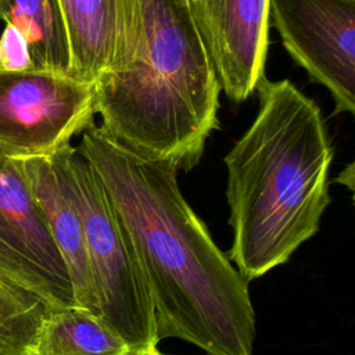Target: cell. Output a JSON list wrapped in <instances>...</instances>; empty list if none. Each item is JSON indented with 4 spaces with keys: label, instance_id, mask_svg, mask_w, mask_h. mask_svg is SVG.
I'll list each match as a JSON object with an SVG mask.
<instances>
[{
    "label": "cell",
    "instance_id": "1",
    "mask_svg": "<svg viewBox=\"0 0 355 355\" xmlns=\"http://www.w3.org/2000/svg\"><path fill=\"white\" fill-rule=\"evenodd\" d=\"M76 150L130 240L158 341L179 338L207 355H252L257 327L248 283L184 200L178 169L136 154L94 123Z\"/></svg>",
    "mask_w": 355,
    "mask_h": 355
},
{
    "label": "cell",
    "instance_id": "2",
    "mask_svg": "<svg viewBox=\"0 0 355 355\" xmlns=\"http://www.w3.org/2000/svg\"><path fill=\"white\" fill-rule=\"evenodd\" d=\"M255 92L257 115L223 158L233 230L227 258L247 283L318 233L334 158L319 105L291 80L265 75Z\"/></svg>",
    "mask_w": 355,
    "mask_h": 355
},
{
    "label": "cell",
    "instance_id": "3",
    "mask_svg": "<svg viewBox=\"0 0 355 355\" xmlns=\"http://www.w3.org/2000/svg\"><path fill=\"white\" fill-rule=\"evenodd\" d=\"M136 57L94 83L100 128L112 139L178 171L198 165L219 126L220 83L187 0H141Z\"/></svg>",
    "mask_w": 355,
    "mask_h": 355
},
{
    "label": "cell",
    "instance_id": "4",
    "mask_svg": "<svg viewBox=\"0 0 355 355\" xmlns=\"http://www.w3.org/2000/svg\"><path fill=\"white\" fill-rule=\"evenodd\" d=\"M54 158L80 218L100 322L125 341L132 355L161 354L141 268L98 176L72 144Z\"/></svg>",
    "mask_w": 355,
    "mask_h": 355
},
{
    "label": "cell",
    "instance_id": "5",
    "mask_svg": "<svg viewBox=\"0 0 355 355\" xmlns=\"http://www.w3.org/2000/svg\"><path fill=\"white\" fill-rule=\"evenodd\" d=\"M94 83L47 69L0 68V154L43 158L94 123Z\"/></svg>",
    "mask_w": 355,
    "mask_h": 355
},
{
    "label": "cell",
    "instance_id": "6",
    "mask_svg": "<svg viewBox=\"0 0 355 355\" xmlns=\"http://www.w3.org/2000/svg\"><path fill=\"white\" fill-rule=\"evenodd\" d=\"M269 18L291 58L355 114V0H270Z\"/></svg>",
    "mask_w": 355,
    "mask_h": 355
},
{
    "label": "cell",
    "instance_id": "7",
    "mask_svg": "<svg viewBox=\"0 0 355 355\" xmlns=\"http://www.w3.org/2000/svg\"><path fill=\"white\" fill-rule=\"evenodd\" d=\"M0 277L33 291L51 308L76 306L68 269L21 165L1 154Z\"/></svg>",
    "mask_w": 355,
    "mask_h": 355
},
{
    "label": "cell",
    "instance_id": "8",
    "mask_svg": "<svg viewBox=\"0 0 355 355\" xmlns=\"http://www.w3.org/2000/svg\"><path fill=\"white\" fill-rule=\"evenodd\" d=\"M270 0H204L197 22L222 92L247 100L265 76Z\"/></svg>",
    "mask_w": 355,
    "mask_h": 355
},
{
    "label": "cell",
    "instance_id": "9",
    "mask_svg": "<svg viewBox=\"0 0 355 355\" xmlns=\"http://www.w3.org/2000/svg\"><path fill=\"white\" fill-rule=\"evenodd\" d=\"M68 51L69 75L96 83L126 67L143 32L141 0H57Z\"/></svg>",
    "mask_w": 355,
    "mask_h": 355
},
{
    "label": "cell",
    "instance_id": "10",
    "mask_svg": "<svg viewBox=\"0 0 355 355\" xmlns=\"http://www.w3.org/2000/svg\"><path fill=\"white\" fill-rule=\"evenodd\" d=\"M33 198L68 269L76 306L98 318V304L89 268L83 229L65 189L54 154L18 159Z\"/></svg>",
    "mask_w": 355,
    "mask_h": 355
},
{
    "label": "cell",
    "instance_id": "11",
    "mask_svg": "<svg viewBox=\"0 0 355 355\" xmlns=\"http://www.w3.org/2000/svg\"><path fill=\"white\" fill-rule=\"evenodd\" d=\"M29 355H132L125 341L79 306L53 308L43 319Z\"/></svg>",
    "mask_w": 355,
    "mask_h": 355
},
{
    "label": "cell",
    "instance_id": "12",
    "mask_svg": "<svg viewBox=\"0 0 355 355\" xmlns=\"http://www.w3.org/2000/svg\"><path fill=\"white\" fill-rule=\"evenodd\" d=\"M0 21L22 33L35 68L69 73L67 33L57 0H0Z\"/></svg>",
    "mask_w": 355,
    "mask_h": 355
},
{
    "label": "cell",
    "instance_id": "13",
    "mask_svg": "<svg viewBox=\"0 0 355 355\" xmlns=\"http://www.w3.org/2000/svg\"><path fill=\"white\" fill-rule=\"evenodd\" d=\"M50 309L33 291L0 277V355H29Z\"/></svg>",
    "mask_w": 355,
    "mask_h": 355
},
{
    "label": "cell",
    "instance_id": "14",
    "mask_svg": "<svg viewBox=\"0 0 355 355\" xmlns=\"http://www.w3.org/2000/svg\"><path fill=\"white\" fill-rule=\"evenodd\" d=\"M0 68L7 71L35 68L25 37L18 29L7 24L0 36Z\"/></svg>",
    "mask_w": 355,
    "mask_h": 355
},
{
    "label": "cell",
    "instance_id": "15",
    "mask_svg": "<svg viewBox=\"0 0 355 355\" xmlns=\"http://www.w3.org/2000/svg\"><path fill=\"white\" fill-rule=\"evenodd\" d=\"M202 1H204V0H187V3L190 4V8H191V11H193L196 19H197V17H198V14H200V11H201Z\"/></svg>",
    "mask_w": 355,
    "mask_h": 355
},
{
    "label": "cell",
    "instance_id": "16",
    "mask_svg": "<svg viewBox=\"0 0 355 355\" xmlns=\"http://www.w3.org/2000/svg\"><path fill=\"white\" fill-rule=\"evenodd\" d=\"M158 355H162V354H158Z\"/></svg>",
    "mask_w": 355,
    "mask_h": 355
}]
</instances>
